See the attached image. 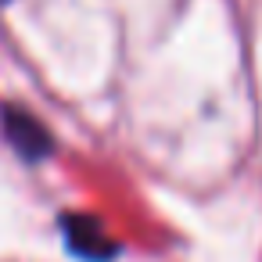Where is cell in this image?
I'll return each mask as SVG.
<instances>
[{"instance_id": "7a4b0ae2", "label": "cell", "mask_w": 262, "mask_h": 262, "mask_svg": "<svg viewBox=\"0 0 262 262\" xmlns=\"http://www.w3.org/2000/svg\"><path fill=\"white\" fill-rule=\"evenodd\" d=\"M0 126H4L8 144H11L26 162H40V158H47V155L54 151V140H51L47 126H43L33 112H26V108L8 104L4 112H0Z\"/></svg>"}, {"instance_id": "6da1fadb", "label": "cell", "mask_w": 262, "mask_h": 262, "mask_svg": "<svg viewBox=\"0 0 262 262\" xmlns=\"http://www.w3.org/2000/svg\"><path fill=\"white\" fill-rule=\"evenodd\" d=\"M61 233H65V244L72 248V255H79L86 262H112L119 255V244L112 241V233L94 215L65 212L61 215Z\"/></svg>"}]
</instances>
